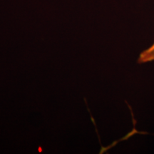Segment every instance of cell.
I'll use <instances>...</instances> for the list:
<instances>
[{"instance_id":"cell-1","label":"cell","mask_w":154,"mask_h":154,"mask_svg":"<svg viewBox=\"0 0 154 154\" xmlns=\"http://www.w3.org/2000/svg\"><path fill=\"white\" fill-rule=\"evenodd\" d=\"M154 61V42L150 47L145 50H143L140 54L138 59V63H149Z\"/></svg>"}]
</instances>
